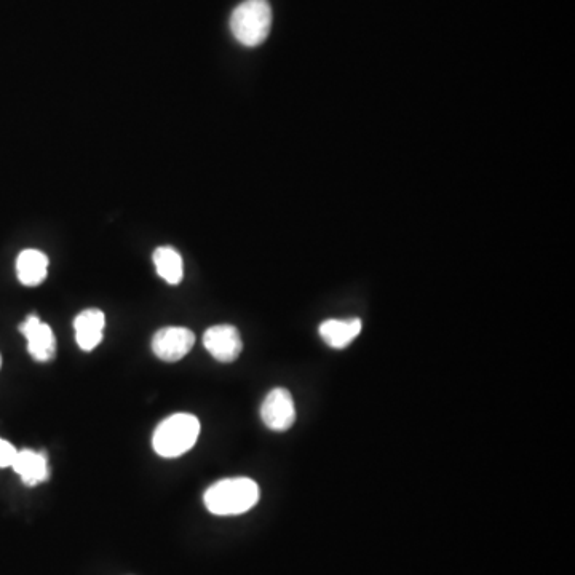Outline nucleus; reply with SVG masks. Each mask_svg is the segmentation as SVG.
I'll use <instances>...</instances> for the list:
<instances>
[{
    "label": "nucleus",
    "instance_id": "f257e3e1",
    "mask_svg": "<svg viewBox=\"0 0 575 575\" xmlns=\"http://www.w3.org/2000/svg\"><path fill=\"white\" fill-rule=\"evenodd\" d=\"M208 512L218 516L242 515L259 502V486L251 478H227L218 481L203 496Z\"/></svg>",
    "mask_w": 575,
    "mask_h": 575
},
{
    "label": "nucleus",
    "instance_id": "f03ea898",
    "mask_svg": "<svg viewBox=\"0 0 575 575\" xmlns=\"http://www.w3.org/2000/svg\"><path fill=\"white\" fill-rule=\"evenodd\" d=\"M200 422L192 414L179 413L168 417L155 429L152 446L165 459L183 456L199 440Z\"/></svg>",
    "mask_w": 575,
    "mask_h": 575
},
{
    "label": "nucleus",
    "instance_id": "7ed1b4c3",
    "mask_svg": "<svg viewBox=\"0 0 575 575\" xmlns=\"http://www.w3.org/2000/svg\"><path fill=\"white\" fill-rule=\"evenodd\" d=\"M272 28V8L267 0H245L230 16V31L245 47H258Z\"/></svg>",
    "mask_w": 575,
    "mask_h": 575
},
{
    "label": "nucleus",
    "instance_id": "20e7f679",
    "mask_svg": "<svg viewBox=\"0 0 575 575\" xmlns=\"http://www.w3.org/2000/svg\"><path fill=\"white\" fill-rule=\"evenodd\" d=\"M261 419L272 432H286L296 421V406L293 397L283 387L267 393L262 401Z\"/></svg>",
    "mask_w": 575,
    "mask_h": 575
},
{
    "label": "nucleus",
    "instance_id": "39448f33",
    "mask_svg": "<svg viewBox=\"0 0 575 575\" xmlns=\"http://www.w3.org/2000/svg\"><path fill=\"white\" fill-rule=\"evenodd\" d=\"M195 344V336L187 328L170 326L157 331L152 338V352L160 360L173 361L183 360L187 353L191 352Z\"/></svg>",
    "mask_w": 575,
    "mask_h": 575
},
{
    "label": "nucleus",
    "instance_id": "423d86ee",
    "mask_svg": "<svg viewBox=\"0 0 575 575\" xmlns=\"http://www.w3.org/2000/svg\"><path fill=\"white\" fill-rule=\"evenodd\" d=\"M205 349L221 363H232L240 357L243 350L242 338L237 328L232 325L213 326L203 336Z\"/></svg>",
    "mask_w": 575,
    "mask_h": 575
},
{
    "label": "nucleus",
    "instance_id": "0eeeda50",
    "mask_svg": "<svg viewBox=\"0 0 575 575\" xmlns=\"http://www.w3.org/2000/svg\"><path fill=\"white\" fill-rule=\"evenodd\" d=\"M20 331L28 341V352L34 360L50 361L55 357L56 338L47 323L37 317H28L20 326Z\"/></svg>",
    "mask_w": 575,
    "mask_h": 575
},
{
    "label": "nucleus",
    "instance_id": "6e6552de",
    "mask_svg": "<svg viewBox=\"0 0 575 575\" xmlns=\"http://www.w3.org/2000/svg\"><path fill=\"white\" fill-rule=\"evenodd\" d=\"M106 315L100 309H87L80 312L74 320L76 341L84 352H92L103 341Z\"/></svg>",
    "mask_w": 575,
    "mask_h": 575
},
{
    "label": "nucleus",
    "instance_id": "1a4fd4ad",
    "mask_svg": "<svg viewBox=\"0 0 575 575\" xmlns=\"http://www.w3.org/2000/svg\"><path fill=\"white\" fill-rule=\"evenodd\" d=\"M363 330V323L360 318H349V320H326L318 328L320 338L330 345L331 349H345L360 336Z\"/></svg>",
    "mask_w": 575,
    "mask_h": 575
},
{
    "label": "nucleus",
    "instance_id": "9d476101",
    "mask_svg": "<svg viewBox=\"0 0 575 575\" xmlns=\"http://www.w3.org/2000/svg\"><path fill=\"white\" fill-rule=\"evenodd\" d=\"M12 467L26 486H36L48 480V462L44 453L23 449L16 453Z\"/></svg>",
    "mask_w": 575,
    "mask_h": 575
},
{
    "label": "nucleus",
    "instance_id": "9b49d317",
    "mask_svg": "<svg viewBox=\"0 0 575 575\" xmlns=\"http://www.w3.org/2000/svg\"><path fill=\"white\" fill-rule=\"evenodd\" d=\"M16 274L24 286H37L48 274V258L39 250H24L16 259Z\"/></svg>",
    "mask_w": 575,
    "mask_h": 575
},
{
    "label": "nucleus",
    "instance_id": "f8f14e48",
    "mask_svg": "<svg viewBox=\"0 0 575 575\" xmlns=\"http://www.w3.org/2000/svg\"><path fill=\"white\" fill-rule=\"evenodd\" d=\"M154 264L157 269V274L170 283V285H178L184 277V264L181 254L171 248V246H160L154 251Z\"/></svg>",
    "mask_w": 575,
    "mask_h": 575
},
{
    "label": "nucleus",
    "instance_id": "ddd939ff",
    "mask_svg": "<svg viewBox=\"0 0 575 575\" xmlns=\"http://www.w3.org/2000/svg\"><path fill=\"white\" fill-rule=\"evenodd\" d=\"M16 453H18V451H16L12 443H8V441L0 438V467H12Z\"/></svg>",
    "mask_w": 575,
    "mask_h": 575
},
{
    "label": "nucleus",
    "instance_id": "4468645a",
    "mask_svg": "<svg viewBox=\"0 0 575 575\" xmlns=\"http://www.w3.org/2000/svg\"><path fill=\"white\" fill-rule=\"evenodd\" d=\"M0 366H2V358H0Z\"/></svg>",
    "mask_w": 575,
    "mask_h": 575
}]
</instances>
